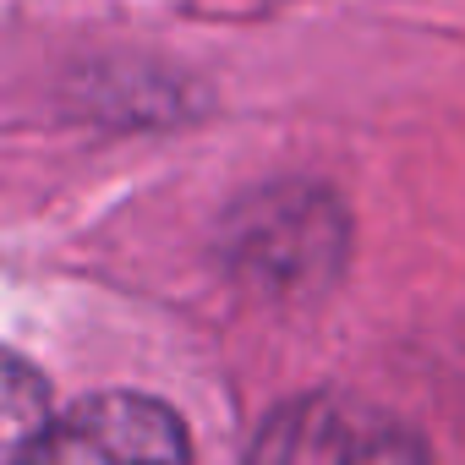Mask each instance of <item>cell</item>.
Returning a JSON list of instances; mask_svg holds the SVG:
<instances>
[{"label": "cell", "mask_w": 465, "mask_h": 465, "mask_svg": "<svg viewBox=\"0 0 465 465\" xmlns=\"http://www.w3.org/2000/svg\"><path fill=\"white\" fill-rule=\"evenodd\" d=\"M39 465H181L192 460L186 421L132 389H104L77 400L72 411L55 416L45 443L34 449Z\"/></svg>", "instance_id": "cell-2"}, {"label": "cell", "mask_w": 465, "mask_h": 465, "mask_svg": "<svg viewBox=\"0 0 465 465\" xmlns=\"http://www.w3.org/2000/svg\"><path fill=\"white\" fill-rule=\"evenodd\" d=\"M224 274L263 302H312L334 291L351 258V219L334 192L312 181H280L247 192L219 224Z\"/></svg>", "instance_id": "cell-1"}, {"label": "cell", "mask_w": 465, "mask_h": 465, "mask_svg": "<svg viewBox=\"0 0 465 465\" xmlns=\"http://www.w3.org/2000/svg\"><path fill=\"white\" fill-rule=\"evenodd\" d=\"M252 460H421L427 443L351 394H296L263 416Z\"/></svg>", "instance_id": "cell-3"}, {"label": "cell", "mask_w": 465, "mask_h": 465, "mask_svg": "<svg viewBox=\"0 0 465 465\" xmlns=\"http://www.w3.org/2000/svg\"><path fill=\"white\" fill-rule=\"evenodd\" d=\"M50 427H55V416L45 400V378L23 356H6V378H0V454L34 460V449L45 443Z\"/></svg>", "instance_id": "cell-4"}]
</instances>
